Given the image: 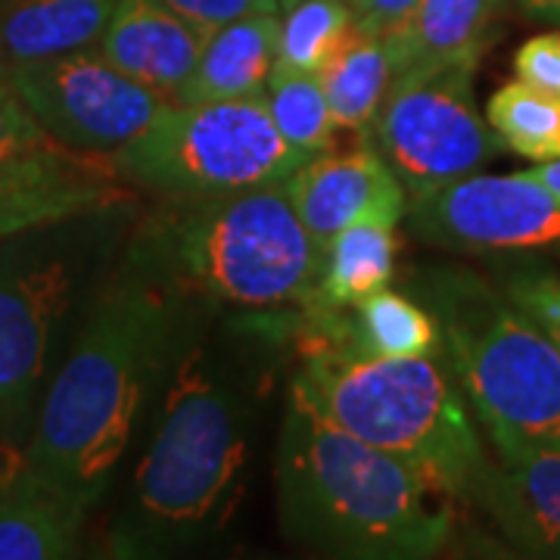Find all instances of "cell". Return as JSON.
Instances as JSON below:
<instances>
[{"instance_id": "e575fe53", "label": "cell", "mask_w": 560, "mask_h": 560, "mask_svg": "<svg viewBox=\"0 0 560 560\" xmlns=\"http://www.w3.org/2000/svg\"><path fill=\"white\" fill-rule=\"evenodd\" d=\"M551 558H558V560H560V548H558V551H555V555H551Z\"/></svg>"}, {"instance_id": "603a6c76", "label": "cell", "mask_w": 560, "mask_h": 560, "mask_svg": "<svg viewBox=\"0 0 560 560\" xmlns=\"http://www.w3.org/2000/svg\"><path fill=\"white\" fill-rule=\"evenodd\" d=\"M265 103L278 131L293 150L305 153L308 160L334 150V135L340 128L315 72H302L275 60L265 84Z\"/></svg>"}, {"instance_id": "44dd1931", "label": "cell", "mask_w": 560, "mask_h": 560, "mask_svg": "<svg viewBox=\"0 0 560 560\" xmlns=\"http://www.w3.org/2000/svg\"><path fill=\"white\" fill-rule=\"evenodd\" d=\"M501 7L504 0H420L415 20L386 38L396 72L415 60L480 62Z\"/></svg>"}, {"instance_id": "7402d4cb", "label": "cell", "mask_w": 560, "mask_h": 560, "mask_svg": "<svg viewBox=\"0 0 560 560\" xmlns=\"http://www.w3.org/2000/svg\"><path fill=\"white\" fill-rule=\"evenodd\" d=\"M318 79L337 128L368 138L371 121L396 79V62L386 38L364 35L355 28L334 54V60L320 69Z\"/></svg>"}, {"instance_id": "f546056e", "label": "cell", "mask_w": 560, "mask_h": 560, "mask_svg": "<svg viewBox=\"0 0 560 560\" xmlns=\"http://www.w3.org/2000/svg\"><path fill=\"white\" fill-rule=\"evenodd\" d=\"M349 7L359 32L389 38L415 20L420 0H349Z\"/></svg>"}, {"instance_id": "30bf717a", "label": "cell", "mask_w": 560, "mask_h": 560, "mask_svg": "<svg viewBox=\"0 0 560 560\" xmlns=\"http://www.w3.org/2000/svg\"><path fill=\"white\" fill-rule=\"evenodd\" d=\"M3 79L54 143L113 156L172 101L128 79L97 47L44 60L0 62Z\"/></svg>"}, {"instance_id": "6da1fadb", "label": "cell", "mask_w": 560, "mask_h": 560, "mask_svg": "<svg viewBox=\"0 0 560 560\" xmlns=\"http://www.w3.org/2000/svg\"><path fill=\"white\" fill-rule=\"evenodd\" d=\"M200 305L121 256L40 396L22 464L84 508L103 501L147 408L197 334Z\"/></svg>"}, {"instance_id": "2e32d148", "label": "cell", "mask_w": 560, "mask_h": 560, "mask_svg": "<svg viewBox=\"0 0 560 560\" xmlns=\"http://www.w3.org/2000/svg\"><path fill=\"white\" fill-rule=\"evenodd\" d=\"M88 511L16 460L0 482V560L75 558Z\"/></svg>"}, {"instance_id": "5b68a950", "label": "cell", "mask_w": 560, "mask_h": 560, "mask_svg": "<svg viewBox=\"0 0 560 560\" xmlns=\"http://www.w3.org/2000/svg\"><path fill=\"white\" fill-rule=\"evenodd\" d=\"M125 256L202 305L243 312L308 308L320 278V246L283 184L160 200Z\"/></svg>"}, {"instance_id": "ba28073f", "label": "cell", "mask_w": 560, "mask_h": 560, "mask_svg": "<svg viewBox=\"0 0 560 560\" xmlns=\"http://www.w3.org/2000/svg\"><path fill=\"white\" fill-rule=\"evenodd\" d=\"M109 160L135 190L184 200L275 187L300 172L308 156L283 140L265 97H246L165 103L160 116Z\"/></svg>"}, {"instance_id": "cb8c5ba5", "label": "cell", "mask_w": 560, "mask_h": 560, "mask_svg": "<svg viewBox=\"0 0 560 560\" xmlns=\"http://www.w3.org/2000/svg\"><path fill=\"white\" fill-rule=\"evenodd\" d=\"M486 121L504 150L523 160H560V97L514 79L486 103Z\"/></svg>"}, {"instance_id": "836d02e7", "label": "cell", "mask_w": 560, "mask_h": 560, "mask_svg": "<svg viewBox=\"0 0 560 560\" xmlns=\"http://www.w3.org/2000/svg\"><path fill=\"white\" fill-rule=\"evenodd\" d=\"M3 448H7V445H3V440H0V455H3Z\"/></svg>"}, {"instance_id": "277c9868", "label": "cell", "mask_w": 560, "mask_h": 560, "mask_svg": "<svg viewBox=\"0 0 560 560\" xmlns=\"http://www.w3.org/2000/svg\"><path fill=\"white\" fill-rule=\"evenodd\" d=\"M296 352V377L337 427L408 464L455 501L477 499L492 460L445 359L361 352L312 308H305Z\"/></svg>"}, {"instance_id": "4fadbf2b", "label": "cell", "mask_w": 560, "mask_h": 560, "mask_svg": "<svg viewBox=\"0 0 560 560\" xmlns=\"http://www.w3.org/2000/svg\"><path fill=\"white\" fill-rule=\"evenodd\" d=\"M283 190L318 246L359 221L401 224L411 202L399 175L371 138L349 153L327 150L312 156L283 180Z\"/></svg>"}, {"instance_id": "d6986e66", "label": "cell", "mask_w": 560, "mask_h": 560, "mask_svg": "<svg viewBox=\"0 0 560 560\" xmlns=\"http://www.w3.org/2000/svg\"><path fill=\"white\" fill-rule=\"evenodd\" d=\"M396 256H399V224H383V221L349 224L346 231L334 234L320 246V278L308 308L315 312L355 308L361 300L393 283Z\"/></svg>"}, {"instance_id": "7a4b0ae2", "label": "cell", "mask_w": 560, "mask_h": 560, "mask_svg": "<svg viewBox=\"0 0 560 560\" xmlns=\"http://www.w3.org/2000/svg\"><path fill=\"white\" fill-rule=\"evenodd\" d=\"M275 482L280 533L318 555L427 560L455 536L458 501L337 427L300 377L280 415Z\"/></svg>"}, {"instance_id": "3957f363", "label": "cell", "mask_w": 560, "mask_h": 560, "mask_svg": "<svg viewBox=\"0 0 560 560\" xmlns=\"http://www.w3.org/2000/svg\"><path fill=\"white\" fill-rule=\"evenodd\" d=\"M249 458L246 401L194 334L156 399L150 440L109 526V555L162 558L219 539L246 495Z\"/></svg>"}, {"instance_id": "8992f818", "label": "cell", "mask_w": 560, "mask_h": 560, "mask_svg": "<svg viewBox=\"0 0 560 560\" xmlns=\"http://www.w3.org/2000/svg\"><path fill=\"white\" fill-rule=\"evenodd\" d=\"M415 275V296L440 320L445 364L495 452H560V342L467 268Z\"/></svg>"}, {"instance_id": "83f0119b", "label": "cell", "mask_w": 560, "mask_h": 560, "mask_svg": "<svg viewBox=\"0 0 560 560\" xmlns=\"http://www.w3.org/2000/svg\"><path fill=\"white\" fill-rule=\"evenodd\" d=\"M178 16L200 25L202 32H212L219 25L253 16V13H278L280 0H162Z\"/></svg>"}, {"instance_id": "5bb4252c", "label": "cell", "mask_w": 560, "mask_h": 560, "mask_svg": "<svg viewBox=\"0 0 560 560\" xmlns=\"http://www.w3.org/2000/svg\"><path fill=\"white\" fill-rule=\"evenodd\" d=\"M206 35L162 0H119L97 50L128 79L165 101H178L197 69Z\"/></svg>"}, {"instance_id": "ffe728a7", "label": "cell", "mask_w": 560, "mask_h": 560, "mask_svg": "<svg viewBox=\"0 0 560 560\" xmlns=\"http://www.w3.org/2000/svg\"><path fill=\"white\" fill-rule=\"evenodd\" d=\"M324 315L342 340L361 352L389 359H445L440 320L411 293L386 287L355 308Z\"/></svg>"}, {"instance_id": "4dcf8cb0", "label": "cell", "mask_w": 560, "mask_h": 560, "mask_svg": "<svg viewBox=\"0 0 560 560\" xmlns=\"http://www.w3.org/2000/svg\"><path fill=\"white\" fill-rule=\"evenodd\" d=\"M533 178L539 180L541 187H548L555 197L560 200V160H551V162H536L533 168H526Z\"/></svg>"}, {"instance_id": "d4e9b609", "label": "cell", "mask_w": 560, "mask_h": 560, "mask_svg": "<svg viewBox=\"0 0 560 560\" xmlns=\"http://www.w3.org/2000/svg\"><path fill=\"white\" fill-rule=\"evenodd\" d=\"M352 32L355 16L349 0H296L283 7L278 60L318 75Z\"/></svg>"}, {"instance_id": "1f68e13d", "label": "cell", "mask_w": 560, "mask_h": 560, "mask_svg": "<svg viewBox=\"0 0 560 560\" xmlns=\"http://www.w3.org/2000/svg\"><path fill=\"white\" fill-rule=\"evenodd\" d=\"M523 13H529L533 20L558 22L560 25V0H517Z\"/></svg>"}, {"instance_id": "8fae6325", "label": "cell", "mask_w": 560, "mask_h": 560, "mask_svg": "<svg viewBox=\"0 0 560 560\" xmlns=\"http://www.w3.org/2000/svg\"><path fill=\"white\" fill-rule=\"evenodd\" d=\"M420 241L455 253L560 249V200L529 172L464 175L408 202Z\"/></svg>"}, {"instance_id": "4316f807", "label": "cell", "mask_w": 560, "mask_h": 560, "mask_svg": "<svg viewBox=\"0 0 560 560\" xmlns=\"http://www.w3.org/2000/svg\"><path fill=\"white\" fill-rule=\"evenodd\" d=\"M514 75L560 97V28L523 40L514 54Z\"/></svg>"}, {"instance_id": "9a60e30c", "label": "cell", "mask_w": 560, "mask_h": 560, "mask_svg": "<svg viewBox=\"0 0 560 560\" xmlns=\"http://www.w3.org/2000/svg\"><path fill=\"white\" fill-rule=\"evenodd\" d=\"M474 501L489 511L517 551L551 558L560 548V452L504 448Z\"/></svg>"}, {"instance_id": "7c38bea8", "label": "cell", "mask_w": 560, "mask_h": 560, "mask_svg": "<svg viewBox=\"0 0 560 560\" xmlns=\"http://www.w3.org/2000/svg\"><path fill=\"white\" fill-rule=\"evenodd\" d=\"M135 197L138 190L101 153H79L54 140L7 153L0 156V243L128 209Z\"/></svg>"}, {"instance_id": "ac0fdd59", "label": "cell", "mask_w": 560, "mask_h": 560, "mask_svg": "<svg viewBox=\"0 0 560 560\" xmlns=\"http://www.w3.org/2000/svg\"><path fill=\"white\" fill-rule=\"evenodd\" d=\"M119 0H0V62L97 47Z\"/></svg>"}, {"instance_id": "f1b7e54d", "label": "cell", "mask_w": 560, "mask_h": 560, "mask_svg": "<svg viewBox=\"0 0 560 560\" xmlns=\"http://www.w3.org/2000/svg\"><path fill=\"white\" fill-rule=\"evenodd\" d=\"M40 143H50V138L40 131L38 121L32 119L25 103L16 97V91L0 72V156L40 147Z\"/></svg>"}, {"instance_id": "484cf974", "label": "cell", "mask_w": 560, "mask_h": 560, "mask_svg": "<svg viewBox=\"0 0 560 560\" xmlns=\"http://www.w3.org/2000/svg\"><path fill=\"white\" fill-rule=\"evenodd\" d=\"M501 290L560 342V275L545 268H521L501 280Z\"/></svg>"}, {"instance_id": "52a82bcc", "label": "cell", "mask_w": 560, "mask_h": 560, "mask_svg": "<svg viewBox=\"0 0 560 560\" xmlns=\"http://www.w3.org/2000/svg\"><path fill=\"white\" fill-rule=\"evenodd\" d=\"M125 209L66 221L0 243V440L22 448L40 396L54 377V355L91 271L113 243Z\"/></svg>"}, {"instance_id": "9c48e42d", "label": "cell", "mask_w": 560, "mask_h": 560, "mask_svg": "<svg viewBox=\"0 0 560 560\" xmlns=\"http://www.w3.org/2000/svg\"><path fill=\"white\" fill-rule=\"evenodd\" d=\"M477 66L415 60L389 84L368 135L405 184L408 200L480 172L504 150L474 101Z\"/></svg>"}, {"instance_id": "d6a6232c", "label": "cell", "mask_w": 560, "mask_h": 560, "mask_svg": "<svg viewBox=\"0 0 560 560\" xmlns=\"http://www.w3.org/2000/svg\"><path fill=\"white\" fill-rule=\"evenodd\" d=\"M290 3H296V0H280V10H283V7H290Z\"/></svg>"}, {"instance_id": "e0dca14e", "label": "cell", "mask_w": 560, "mask_h": 560, "mask_svg": "<svg viewBox=\"0 0 560 560\" xmlns=\"http://www.w3.org/2000/svg\"><path fill=\"white\" fill-rule=\"evenodd\" d=\"M278 13H253L212 28L178 103L265 97L268 72L278 60Z\"/></svg>"}]
</instances>
